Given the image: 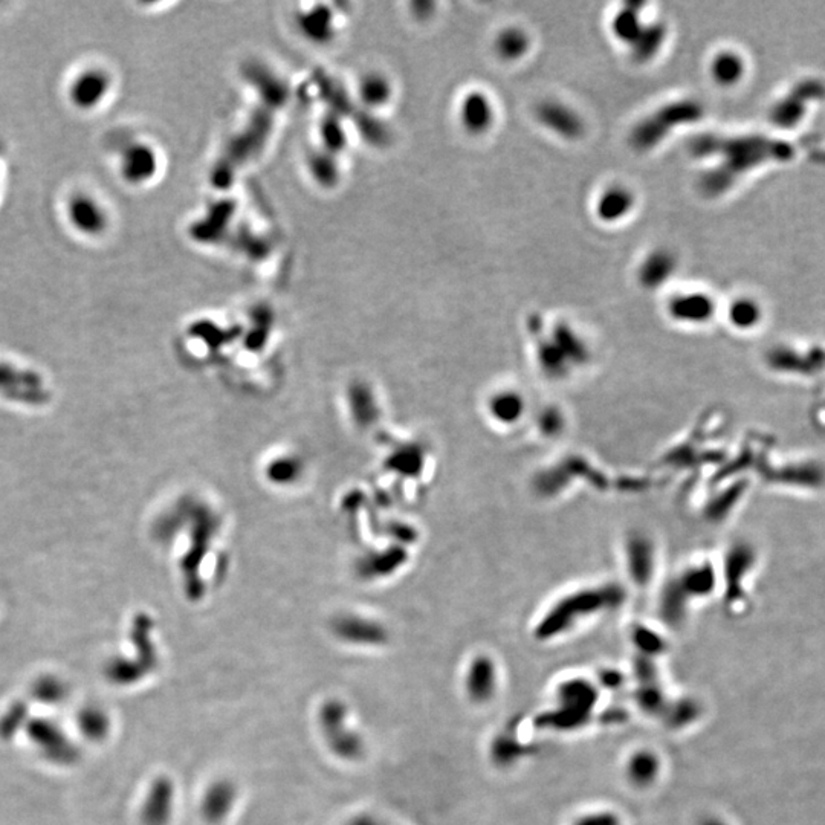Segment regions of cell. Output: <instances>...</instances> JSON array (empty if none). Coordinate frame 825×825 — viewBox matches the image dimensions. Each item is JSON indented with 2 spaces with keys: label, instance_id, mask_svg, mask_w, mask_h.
I'll use <instances>...</instances> for the list:
<instances>
[{
  "label": "cell",
  "instance_id": "52a82bcc",
  "mask_svg": "<svg viewBox=\"0 0 825 825\" xmlns=\"http://www.w3.org/2000/svg\"><path fill=\"white\" fill-rule=\"evenodd\" d=\"M110 91V77L103 69L92 68L81 72L69 88V100L77 109L97 107Z\"/></svg>",
  "mask_w": 825,
  "mask_h": 825
},
{
  "label": "cell",
  "instance_id": "7a4b0ae2",
  "mask_svg": "<svg viewBox=\"0 0 825 825\" xmlns=\"http://www.w3.org/2000/svg\"><path fill=\"white\" fill-rule=\"evenodd\" d=\"M557 699V708L541 712L535 726L558 732L578 731L592 717L598 703V690L587 680L570 679L558 686Z\"/></svg>",
  "mask_w": 825,
  "mask_h": 825
},
{
  "label": "cell",
  "instance_id": "9a60e30c",
  "mask_svg": "<svg viewBox=\"0 0 825 825\" xmlns=\"http://www.w3.org/2000/svg\"><path fill=\"white\" fill-rule=\"evenodd\" d=\"M668 311L674 320L685 323H705L714 315L715 305L705 294L677 295L668 303Z\"/></svg>",
  "mask_w": 825,
  "mask_h": 825
},
{
  "label": "cell",
  "instance_id": "8d00e7d4",
  "mask_svg": "<svg viewBox=\"0 0 825 825\" xmlns=\"http://www.w3.org/2000/svg\"><path fill=\"white\" fill-rule=\"evenodd\" d=\"M2 153H4V144L0 141V155H2Z\"/></svg>",
  "mask_w": 825,
  "mask_h": 825
},
{
  "label": "cell",
  "instance_id": "4dcf8cb0",
  "mask_svg": "<svg viewBox=\"0 0 825 825\" xmlns=\"http://www.w3.org/2000/svg\"><path fill=\"white\" fill-rule=\"evenodd\" d=\"M635 644L647 657L656 656V654L662 653L665 648L662 639L657 638L648 630H639L638 633H635Z\"/></svg>",
  "mask_w": 825,
  "mask_h": 825
},
{
  "label": "cell",
  "instance_id": "e575fe53",
  "mask_svg": "<svg viewBox=\"0 0 825 825\" xmlns=\"http://www.w3.org/2000/svg\"><path fill=\"white\" fill-rule=\"evenodd\" d=\"M347 825H387L381 819L372 815H358L352 819Z\"/></svg>",
  "mask_w": 825,
  "mask_h": 825
},
{
  "label": "cell",
  "instance_id": "f546056e",
  "mask_svg": "<svg viewBox=\"0 0 825 825\" xmlns=\"http://www.w3.org/2000/svg\"><path fill=\"white\" fill-rule=\"evenodd\" d=\"M390 88L389 83L382 77H369L364 80L361 86V95L366 103L372 106H381L385 101L389 100Z\"/></svg>",
  "mask_w": 825,
  "mask_h": 825
},
{
  "label": "cell",
  "instance_id": "277c9868",
  "mask_svg": "<svg viewBox=\"0 0 825 825\" xmlns=\"http://www.w3.org/2000/svg\"><path fill=\"white\" fill-rule=\"evenodd\" d=\"M320 728L332 754L340 760L356 761L366 754L360 732L349 726V709L341 700H327L320 709Z\"/></svg>",
  "mask_w": 825,
  "mask_h": 825
},
{
  "label": "cell",
  "instance_id": "484cf974",
  "mask_svg": "<svg viewBox=\"0 0 825 825\" xmlns=\"http://www.w3.org/2000/svg\"><path fill=\"white\" fill-rule=\"evenodd\" d=\"M700 714H702V706L694 699H682L668 703L667 711L664 712L668 725L674 729L691 725L699 719Z\"/></svg>",
  "mask_w": 825,
  "mask_h": 825
},
{
  "label": "cell",
  "instance_id": "d6986e66",
  "mask_svg": "<svg viewBox=\"0 0 825 825\" xmlns=\"http://www.w3.org/2000/svg\"><path fill=\"white\" fill-rule=\"evenodd\" d=\"M746 63L740 54L734 51H722L715 55L711 63V74L720 86L737 85L745 77Z\"/></svg>",
  "mask_w": 825,
  "mask_h": 825
},
{
  "label": "cell",
  "instance_id": "3957f363",
  "mask_svg": "<svg viewBox=\"0 0 825 825\" xmlns=\"http://www.w3.org/2000/svg\"><path fill=\"white\" fill-rule=\"evenodd\" d=\"M703 115L705 109L702 103L691 98L667 104L633 129L630 136L631 146L642 152L654 149L660 141L667 138L671 130L685 124L697 123Z\"/></svg>",
  "mask_w": 825,
  "mask_h": 825
},
{
  "label": "cell",
  "instance_id": "4fadbf2b",
  "mask_svg": "<svg viewBox=\"0 0 825 825\" xmlns=\"http://www.w3.org/2000/svg\"><path fill=\"white\" fill-rule=\"evenodd\" d=\"M175 806V786L169 778H158L153 783L143 807L146 825H167Z\"/></svg>",
  "mask_w": 825,
  "mask_h": 825
},
{
  "label": "cell",
  "instance_id": "2e32d148",
  "mask_svg": "<svg viewBox=\"0 0 825 825\" xmlns=\"http://www.w3.org/2000/svg\"><path fill=\"white\" fill-rule=\"evenodd\" d=\"M460 120L470 132H485L494 121V107H492L491 100L483 92H470L460 104Z\"/></svg>",
  "mask_w": 825,
  "mask_h": 825
},
{
  "label": "cell",
  "instance_id": "f1b7e54d",
  "mask_svg": "<svg viewBox=\"0 0 825 825\" xmlns=\"http://www.w3.org/2000/svg\"><path fill=\"white\" fill-rule=\"evenodd\" d=\"M520 410L521 401L515 395H499L492 401V415L499 421H517L520 418Z\"/></svg>",
  "mask_w": 825,
  "mask_h": 825
},
{
  "label": "cell",
  "instance_id": "7c38bea8",
  "mask_svg": "<svg viewBox=\"0 0 825 825\" xmlns=\"http://www.w3.org/2000/svg\"><path fill=\"white\" fill-rule=\"evenodd\" d=\"M158 170L155 150L147 144L136 143L127 147L121 156V175L132 185L149 182Z\"/></svg>",
  "mask_w": 825,
  "mask_h": 825
},
{
  "label": "cell",
  "instance_id": "d4e9b609",
  "mask_svg": "<svg viewBox=\"0 0 825 825\" xmlns=\"http://www.w3.org/2000/svg\"><path fill=\"white\" fill-rule=\"evenodd\" d=\"M641 7L642 4L627 5L625 10H622L613 20V34L622 42L633 45V42L641 34L642 28H644L638 11V8Z\"/></svg>",
  "mask_w": 825,
  "mask_h": 825
},
{
  "label": "cell",
  "instance_id": "6da1fadb",
  "mask_svg": "<svg viewBox=\"0 0 825 825\" xmlns=\"http://www.w3.org/2000/svg\"><path fill=\"white\" fill-rule=\"evenodd\" d=\"M690 152L696 158L719 156L720 164L708 170L700 178L699 187L708 198L723 195L735 182L766 162L790 161L795 150L784 141L770 140L766 136H725L703 133L690 143Z\"/></svg>",
  "mask_w": 825,
  "mask_h": 825
},
{
  "label": "cell",
  "instance_id": "30bf717a",
  "mask_svg": "<svg viewBox=\"0 0 825 825\" xmlns=\"http://www.w3.org/2000/svg\"><path fill=\"white\" fill-rule=\"evenodd\" d=\"M239 798L236 784L230 780H217L205 790L201 801V815L210 825L224 822L233 812Z\"/></svg>",
  "mask_w": 825,
  "mask_h": 825
},
{
  "label": "cell",
  "instance_id": "83f0119b",
  "mask_svg": "<svg viewBox=\"0 0 825 825\" xmlns=\"http://www.w3.org/2000/svg\"><path fill=\"white\" fill-rule=\"evenodd\" d=\"M523 754H525V746L508 735H500L492 745V760L500 766H509L514 761L520 760Z\"/></svg>",
  "mask_w": 825,
  "mask_h": 825
},
{
  "label": "cell",
  "instance_id": "e0dca14e",
  "mask_svg": "<svg viewBox=\"0 0 825 825\" xmlns=\"http://www.w3.org/2000/svg\"><path fill=\"white\" fill-rule=\"evenodd\" d=\"M676 271V257L667 250H657L651 253L639 271V280L647 288H657L664 285Z\"/></svg>",
  "mask_w": 825,
  "mask_h": 825
},
{
  "label": "cell",
  "instance_id": "9c48e42d",
  "mask_svg": "<svg viewBox=\"0 0 825 825\" xmlns=\"http://www.w3.org/2000/svg\"><path fill=\"white\" fill-rule=\"evenodd\" d=\"M806 352L793 349L789 346L777 347L769 353V366L781 373H796V375H812L819 372L825 364V352L819 347L810 349L809 355L803 356Z\"/></svg>",
  "mask_w": 825,
  "mask_h": 825
},
{
  "label": "cell",
  "instance_id": "44dd1931",
  "mask_svg": "<svg viewBox=\"0 0 825 825\" xmlns=\"http://www.w3.org/2000/svg\"><path fill=\"white\" fill-rule=\"evenodd\" d=\"M337 635L350 644L361 645H381L384 644V631L376 625H366L364 622L347 621L341 622L337 627Z\"/></svg>",
  "mask_w": 825,
  "mask_h": 825
},
{
  "label": "cell",
  "instance_id": "5b68a950",
  "mask_svg": "<svg viewBox=\"0 0 825 825\" xmlns=\"http://www.w3.org/2000/svg\"><path fill=\"white\" fill-rule=\"evenodd\" d=\"M613 599L610 596L583 595L576 598L567 599L557 605L552 613L541 621L537 628V638L550 639L560 635L561 631L569 630L573 622L581 616L590 615L604 609L605 605H612Z\"/></svg>",
  "mask_w": 825,
  "mask_h": 825
},
{
  "label": "cell",
  "instance_id": "603a6c76",
  "mask_svg": "<svg viewBox=\"0 0 825 825\" xmlns=\"http://www.w3.org/2000/svg\"><path fill=\"white\" fill-rule=\"evenodd\" d=\"M728 317L732 326L741 330H749L761 323L763 311L757 301L752 298H738L729 306Z\"/></svg>",
  "mask_w": 825,
  "mask_h": 825
},
{
  "label": "cell",
  "instance_id": "ffe728a7",
  "mask_svg": "<svg viewBox=\"0 0 825 825\" xmlns=\"http://www.w3.org/2000/svg\"><path fill=\"white\" fill-rule=\"evenodd\" d=\"M660 760L651 751H639L631 755L627 764V777L636 787H648L659 777Z\"/></svg>",
  "mask_w": 825,
  "mask_h": 825
},
{
  "label": "cell",
  "instance_id": "4316f807",
  "mask_svg": "<svg viewBox=\"0 0 825 825\" xmlns=\"http://www.w3.org/2000/svg\"><path fill=\"white\" fill-rule=\"evenodd\" d=\"M635 700L642 711L650 715L664 714L668 708L667 697H665L662 686L659 683H642L635 693Z\"/></svg>",
  "mask_w": 825,
  "mask_h": 825
},
{
  "label": "cell",
  "instance_id": "cb8c5ba5",
  "mask_svg": "<svg viewBox=\"0 0 825 825\" xmlns=\"http://www.w3.org/2000/svg\"><path fill=\"white\" fill-rule=\"evenodd\" d=\"M495 49L502 59H520L529 49L528 34L520 28H506L495 40Z\"/></svg>",
  "mask_w": 825,
  "mask_h": 825
},
{
  "label": "cell",
  "instance_id": "d6a6232c",
  "mask_svg": "<svg viewBox=\"0 0 825 825\" xmlns=\"http://www.w3.org/2000/svg\"><path fill=\"white\" fill-rule=\"evenodd\" d=\"M573 825H621L619 816L613 812H593L576 819Z\"/></svg>",
  "mask_w": 825,
  "mask_h": 825
},
{
  "label": "cell",
  "instance_id": "8fae6325",
  "mask_svg": "<svg viewBox=\"0 0 825 825\" xmlns=\"http://www.w3.org/2000/svg\"><path fill=\"white\" fill-rule=\"evenodd\" d=\"M537 118L544 127L563 136L566 140H576L584 133V123L572 107L558 101H544L538 106Z\"/></svg>",
  "mask_w": 825,
  "mask_h": 825
},
{
  "label": "cell",
  "instance_id": "7402d4cb",
  "mask_svg": "<svg viewBox=\"0 0 825 825\" xmlns=\"http://www.w3.org/2000/svg\"><path fill=\"white\" fill-rule=\"evenodd\" d=\"M667 37V28L664 23H653L644 26L638 39L633 42V55L638 62H645L659 52Z\"/></svg>",
  "mask_w": 825,
  "mask_h": 825
},
{
  "label": "cell",
  "instance_id": "ac0fdd59",
  "mask_svg": "<svg viewBox=\"0 0 825 825\" xmlns=\"http://www.w3.org/2000/svg\"><path fill=\"white\" fill-rule=\"evenodd\" d=\"M635 205V196L625 187H612L602 193L596 211L605 222H616L630 213Z\"/></svg>",
  "mask_w": 825,
  "mask_h": 825
},
{
  "label": "cell",
  "instance_id": "1f68e13d",
  "mask_svg": "<svg viewBox=\"0 0 825 825\" xmlns=\"http://www.w3.org/2000/svg\"><path fill=\"white\" fill-rule=\"evenodd\" d=\"M635 676L636 679H638L639 685H642V683L657 682V668L651 657H638V660L635 662Z\"/></svg>",
  "mask_w": 825,
  "mask_h": 825
},
{
  "label": "cell",
  "instance_id": "ba28073f",
  "mask_svg": "<svg viewBox=\"0 0 825 825\" xmlns=\"http://www.w3.org/2000/svg\"><path fill=\"white\" fill-rule=\"evenodd\" d=\"M68 217L72 227L85 236H100L109 225L104 208L88 195H75L69 199Z\"/></svg>",
  "mask_w": 825,
  "mask_h": 825
},
{
  "label": "cell",
  "instance_id": "5bb4252c",
  "mask_svg": "<svg viewBox=\"0 0 825 825\" xmlns=\"http://www.w3.org/2000/svg\"><path fill=\"white\" fill-rule=\"evenodd\" d=\"M466 693L474 703H486L494 696L497 688V668L492 659L479 656L466 673Z\"/></svg>",
  "mask_w": 825,
  "mask_h": 825
},
{
  "label": "cell",
  "instance_id": "8992f818",
  "mask_svg": "<svg viewBox=\"0 0 825 825\" xmlns=\"http://www.w3.org/2000/svg\"><path fill=\"white\" fill-rule=\"evenodd\" d=\"M824 97V83L810 78V80L803 81L800 85H796L786 97L781 98V100L772 107V110H770V120L774 121L775 126L783 127V129H792V127H795L796 124L803 120L810 101H819Z\"/></svg>",
  "mask_w": 825,
  "mask_h": 825
},
{
  "label": "cell",
  "instance_id": "d590c367",
  "mask_svg": "<svg viewBox=\"0 0 825 825\" xmlns=\"http://www.w3.org/2000/svg\"><path fill=\"white\" fill-rule=\"evenodd\" d=\"M699 825H728L723 819L715 818V816H708L699 822Z\"/></svg>",
  "mask_w": 825,
  "mask_h": 825
},
{
  "label": "cell",
  "instance_id": "836d02e7",
  "mask_svg": "<svg viewBox=\"0 0 825 825\" xmlns=\"http://www.w3.org/2000/svg\"><path fill=\"white\" fill-rule=\"evenodd\" d=\"M622 682H624V676L618 671H604L601 674L602 686L607 690H618L619 686H622Z\"/></svg>",
  "mask_w": 825,
  "mask_h": 825
}]
</instances>
